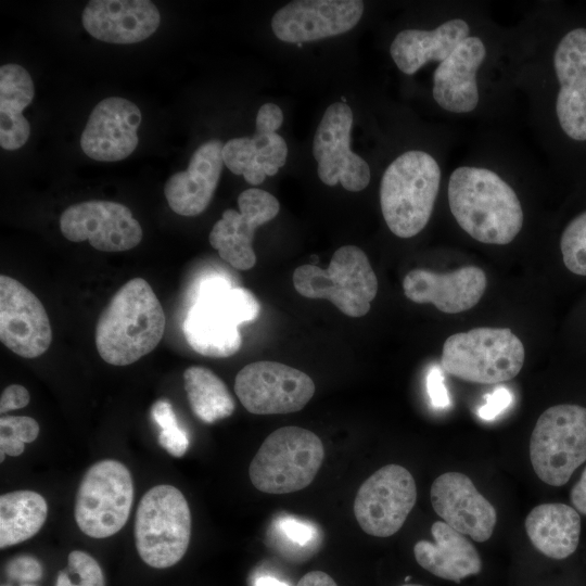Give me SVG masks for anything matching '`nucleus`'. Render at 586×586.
<instances>
[{
  "label": "nucleus",
  "mask_w": 586,
  "mask_h": 586,
  "mask_svg": "<svg viewBox=\"0 0 586 586\" xmlns=\"http://www.w3.org/2000/svg\"><path fill=\"white\" fill-rule=\"evenodd\" d=\"M158 444L171 456L182 457L189 446L188 433L180 425L161 430Z\"/></svg>",
  "instance_id": "nucleus-38"
},
{
  "label": "nucleus",
  "mask_w": 586,
  "mask_h": 586,
  "mask_svg": "<svg viewBox=\"0 0 586 586\" xmlns=\"http://www.w3.org/2000/svg\"><path fill=\"white\" fill-rule=\"evenodd\" d=\"M447 194L457 224L479 242L505 245L522 229L523 211L517 193L488 168H456Z\"/></svg>",
  "instance_id": "nucleus-1"
},
{
  "label": "nucleus",
  "mask_w": 586,
  "mask_h": 586,
  "mask_svg": "<svg viewBox=\"0 0 586 586\" xmlns=\"http://www.w3.org/2000/svg\"><path fill=\"white\" fill-rule=\"evenodd\" d=\"M486 275L476 266H466L440 273L428 269L410 270L404 278V294L417 304H433L446 314L471 309L482 298Z\"/></svg>",
  "instance_id": "nucleus-21"
},
{
  "label": "nucleus",
  "mask_w": 586,
  "mask_h": 586,
  "mask_svg": "<svg viewBox=\"0 0 586 586\" xmlns=\"http://www.w3.org/2000/svg\"><path fill=\"white\" fill-rule=\"evenodd\" d=\"M417 500L411 473L398 464L377 470L359 487L354 514L364 532L375 537L394 535L404 525Z\"/></svg>",
  "instance_id": "nucleus-11"
},
{
  "label": "nucleus",
  "mask_w": 586,
  "mask_h": 586,
  "mask_svg": "<svg viewBox=\"0 0 586 586\" xmlns=\"http://www.w3.org/2000/svg\"><path fill=\"white\" fill-rule=\"evenodd\" d=\"M151 415L161 430L179 425L173 406L166 399L156 400L151 408Z\"/></svg>",
  "instance_id": "nucleus-41"
},
{
  "label": "nucleus",
  "mask_w": 586,
  "mask_h": 586,
  "mask_svg": "<svg viewBox=\"0 0 586 586\" xmlns=\"http://www.w3.org/2000/svg\"><path fill=\"white\" fill-rule=\"evenodd\" d=\"M525 531L537 551L552 560H564L578 547L581 518L565 504H542L527 514Z\"/></svg>",
  "instance_id": "nucleus-28"
},
{
  "label": "nucleus",
  "mask_w": 586,
  "mask_h": 586,
  "mask_svg": "<svg viewBox=\"0 0 586 586\" xmlns=\"http://www.w3.org/2000/svg\"><path fill=\"white\" fill-rule=\"evenodd\" d=\"M431 533L434 542L421 539L413 546L415 559L423 570L457 586L481 575L482 557L463 534L444 521L434 522Z\"/></svg>",
  "instance_id": "nucleus-25"
},
{
  "label": "nucleus",
  "mask_w": 586,
  "mask_h": 586,
  "mask_svg": "<svg viewBox=\"0 0 586 586\" xmlns=\"http://www.w3.org/2000/svg\"><path fill=\"white\" fill-rule=\"evenodd\" d=\"M62 234L72 242L88 241L103 252H123L142 240V228L124 204L87 201L68 206L60 217Z\"/></svg>",
  "instance_id": "nucleus-13"
},
{
  "label": "nucleus",
  "mask_w": 586,
  "mask_h": 586,
  "mask_svg": "<svg viewBox=\"0 0 586 586\" xmlns=\"http://www.w3.org/2000/svg\"><path fill=\"white\" fill-rule=\"evenodd\" d=\"M30 396L28 391L18 384H12L4 388L0 398V412L21 409L28 405Z\"/></svg>",
  "instance_id": "nucleus-40"
},
{
  "label": "nucleus",
  "mask_w": 586,
  "mask_h": 586,
  "mask_svg": "<svg viewBox=\"0 0 586 586\" xmlns=\"http://www.w3.org/2000/svg\"><path fill=\"white\" fill-rule=\"evenodd\" d=\"M239 211L229 208L209 232V243L219 256L239 270H249L256 263L253 250L255 230L273 219L280 209L271 193L249 188L238 196Z\"/></svg>",
  "instance_id": "nucleus-14"
},
{
  "label": "nucleus",
  "mask_w": 586,
  "mask_h": 586,
  "mask_svg": "<svg viewBox=\"0 0 586 586\" xmlns=\"http://www.w3.org/2000/svg\"><path fill=\"white\" fill-rule=\"evenodd\" d=\"M81 20L85 29L95 39L129 44L154 34L161 14L148 0H93L85 7Z\"/></svg>",
  "instance_id": "nucleus-22"
},
{
  "label": "nucleus",
  "mask_w": 586,
  "mask_h": 586,
  "mask_svg": "<svg viewBox=\"0 0 586 586\" xmlns=\"http://www.w3.org/2000/svg\"><path fill=\"white\" fill-rule=\"evenodd\" d=\"M324 457L321 440L300 426H283L263 442L249 468L252 484L267 494H289L307 487Z\"/></svg>",
  "instance_id": "nucleus-5"
},
{
  "label": "nucleus",
  "mask_w": 586,
  "mask_h": 586,
  "mask_svg": "<svg viewBox=\"0 0 586 586\" xmlns=\"http://www.w3.org/2000/svg\"><path fill=\"white\" fill-rule=\"evenodd\" d=\"M485 400V404L479 408L477 415L483 420L489 421L494 420L510 406L512 394L508 388L499 386L491 394H487Z\"/></svg>",
  "instance_id": "nucleus-37"
},
{
  "label": "nucleus",
  "mask_w": 586,
  "mask_h": 586,
  "mask_svg": "<svg viewBox=\"0 0 586 586\" xmlns=\"http://www.w3.org/2000/svg\"><path fill=\"white\" fill-rule=\"evenodd\" d=\"M133 499L129 470L122 462L105 459L85 473L76 495L78 527L93 538L116 534L127 522Z\"/></svg>",
  "instance_id": "nucleus-9"
},
{
  "label": "nucleus",
  "mask_w": 586,
  "mask_h": 586,
  "mask_svg": "<svg viewBox=\"0 0 586 586\" xmlns=\"http://www.w3.org/2000/svg\"><path fill=\"white\" fill-rule=\"evenodd\" d=\"M255 586H289L286 583L281 582L272 576H260L255 581Z\"/></svg>",
  "instance_id": "nucleus-44"
},
{
  "label": "nucleus",
  "mask_w": 586,
  "mask_h": 586,
  "mask_svg": "<svg viewBox=\"0 0 586 586\" xmlns=\"http://www.w3.org/2000/svg\"><path fill=\"white\" fill-rule=\"evenodd\" d=\"M184 390L193 413L213 423L232 415L235 403L224 383L212 370L191 366L183 372Z\"/></svg>",
  "instance_id": "nucleus-31"
},
{
  "label": "nucleus",
  "mask_w": 586,
  "mask_h": 586,
  "mask_svg": "<svg viewBox=\"0 0 586 586\" xmlns=\"http://www.w3.org/2000/svg\"><path fill=\"white\" fill-rule=\"evenodd\" d=\"M5 573L9 578L25 584L40 579L42 576V566L31 556H17L8 562Z\"/></svg>",
  "instance_id": "nucleus-36"
},
{
  "label": "nucleus",
  "mask_w": 586,
  "mask_h": 586,
  "mask_svg": "<svg viewBox=\"0 0 586 586\" xmlns=\"http://www.w3.org/2000/svg\"><path fill=\"white\" fill-rule=\"evenodd\" d=\"M21 586H36V585H33L30 583H25V584H22Z\"/></svg>",
  "instance_id": "nucleus-46"
},
{
  "label": "nucleus",
  "mask_w": 586,
  "mask_h": 586,
  "mask_svg": "<svg viewBox=\"0 0 586 586\" xmlns=\"http://www.w3.org/2000/svg\"><path fill=\"white\" fill-rule=\"evenodd\" d=\"M570 499L577 512L586 515V468L584 469L579 480L572 487Z\"/></svg>",
  "instance_id": "nucleus-42"
},
{
  "label": "nucleus",
  "mask_w": 586,
  "mask_h": 586,
  "mask_svg": "<svg viewBox=\"0 0 586 586\" xmlns=\"http://www.w3.org/2000/svg\"><path fill=\"white\" fill-rule=\"evenodd\" d=\"M48 514L44 498L33 491H16L0 497V547L20 544L36 535Z\"/></svg>",
  "instance_id": "nucleus-30"
},
{
  "label": "nucleus",
  "mask_w": 586,
  "mask_h": 586,
  "mask_svg": "<svg viewBox=\"0 0 586 586\" xmlns=\"http://www.w3.org/2000/svg\"><path fill=\"white\" fill-rule=\"evenodd\" d=\"M296 586H337L335 581L326 572L311 571L306 573Z\"/></svg>",
  "instance_id": "nucleus-43"
},
{
  "label": "nucleus",
  "mask_w": 586,
  "mask_h": 586,
  "mask_svg": "<svg viewBox=\"0 0 586 586\" xmlns=\"http://www.w3.org/2000/svg\"><path fill=\"white\" fill-rule=\"evenodd\" d=\"M282 123L283 113L277 104H263L256 115L254 135L233 138L224 144V164L252 186L260 184L267 176H275L288 156L286 142L277 133Z\"/></svg>",
  "instance_id": "nucleus-16"
},
{
  "label": "nucleus",
  "mask_w": 586,
  "mask_h": 586,
  "mask_svg": "<svg viewBox=\"0 0 586 586\" xmlns=\"http://www.w3.org/2000/svg\"><path fill=\"white\" fill-rule=\"evenodd\" d=\"M222 148L218 139L202 143L193 152L187 170L168 178L164 194L176 214L196 216L207 208L221 175Z\"/></svg>",
  "instance_id": "nucleus-23"
},
{
  "label": "nucleus",
  "mask_w": 586,
  "mask_h": 586,
  "mask_svg": "<svg viewBox=\"0 0 586 586\" xmlns=\"http://www.w3.org/2000/svg\"><path fill=\"white\" fill-rule=\"evenodd\" d=\"M441 182L436 160L420 150L404 152L385 169L380 184V205L388 229L408 239L429 222Z\"/></svg>",
  "instance_id": "nucleus-3"
},
{
  "label": "nucleus",
  "mask_w": 586,
  "mask_h": 586,
  "mask_svg": "<svg viewBox=\"0 0 586 586\" xmlns=\"http://www.w3.org/2000/svg\"><path fill=\"white\" fill-rule=\"evenodd\" d=\"M560 250L565 267L575 275L586 276V211L564 228Z\"/></svg>",
  "instance_id": "nucleus-32"
},
{
  "label": "nucleus",
  "mask_w": 586,
  "mask_h": 586,
  "mask_svg": "<svg viewBox=\"0 0 586 586\" xmlns=\"http://www.w3.org/2000/svg\"><path fill=\"white\" fill-rule=\"evenodd\" d=\"M426 390L435 408H447L450 405L449 395L444 383L442 370L434 366L426 377Z\"/></svg>",
  "instance_id": "nucleus-39"
},
{
  "label": "nucleus",
  "mask_w": 586,
  "mask_h": 586,
  "mask_svg": "<svg viewBox=\"0 0 586 586\" xmlns=\"http://www.w3.org/2000/svg\"><path fill=\"white\" fill-rule=\"evenodd\" d=\"M35 88L30 74L18 64L0 67V145L13 151L22 148L29 138L30 125L23 110L34 98Z\"/></svg>",
  "instance_id": "nucleus-29"
},
{
  "label": "nucleus",
  "mask_w": 586,
  "mask_h": 586,
  "mask_svg": "<svg viewBox=\"0 0 586 586\" xmlns=\"http://www.w3.org/2000/svg\"><path fill=\"white\" fill-rule=\"evenodd\" d=\"M55 586H105V579L93 557L74 550L68 555L67 569L58 574Z\"/></svg>",
  "instance_id": "nucleus-33"
},
{
  "label": "nucleus",
  "mask_w": 586,
  "mask_h": 586,
  "mask_svg": "<svg viewBox=\"0 0 586 586\" xmlns=\"http://www.w3.org/2000/svg\"><path fill=\"white\" fill-rule=\"evenodd\" d=\"M0 340L24 358H36L49 348L52 329L39 298L24 284L0 276Z\"/></svg>",
  "instance_id": "nucleus-15"
},
{
  "label": "nucleus",
  "mask_w": 586,
  "mask_h": 586,
  "mask_svg": "<svg viewBox=\"0 0 586 586\" xmlns=\"http://www.w3.org/2000/svg\"><path fill=\"white\" fill-rule=\"evenodd\" d=\"M165 324L163 307L151 285L133 278L116 291L99 316L98 353L110 365H130L158 345Z\"/></svg>",
  "instance_id": "nucleus-2"
},
{
  "label": "nucleus",
  "mask_w": 586,
  "mask_h": 586,
  "mask_svg": "<svg viewBox=\"0 0 586 586\" xmlns=\"http://www.w3.org/2000/svg\"><path fill=\"white\" fill-rule=\"evenodd\" d=\"M276 532L279 536L300 548H308L315 545L318 538V531L310 522L302 521L293 517H283L275 523Z\"/></svg>",
  "instance_id": "nucleus-35"
},
{
  "label": "nucleus",
  "mask_w": 586,
  "mask_h": 586,
  "mask_svg": "<svg viewBox=\"0 0 586 586\" xmlns=\"http://www.w3.org/2000/svg\"><path fill=\"white\" fill-rule=\"evenodd\" d=\"M559 82L556 114L562 131L575 141H586V28L568 31L553 54Z\"/></svg>",
  "instance_id": "nucleus-18"
},
{
  "label": "nucleus",
  "mask_w": 586,
  "mask_h": 586,
  "mask_svg": "<svg viewBox=\"0 0 586 586\" xmlns=\"http://www.w3.org/2000/svg\"><path fill=\"white\" fill-rule=\"evenodd\" d=\"M188 344L199 354L226 358L241 348L238 324L215 298L195 300L183 321Z\"/></svg>",
  "instance_id": "nucleus-27"
},
{
  "label": "nucleus",
  "mask_w": 586,
  "mask_h": 586,
  "mask_svg": "<svg viewBox=\"0 0 586 586\" xmlns=\"http://www.w3.org/2000/svg\"><path fill=\"white\" fill-rule=\"evenodd\" d=\"M38 422L25 416L0 419V450L16 457L24 451V444L34 442L39 434Z\"/></svg>",
  "instance_id": "nucleus-34"
},
{
  "label": "nucleus",
  "mask_w": 586,
  "mask_h": 586,
  "mask_svg": "<svg viewBox=\"0 0 586 586\" xmlns=\"http://www.w3.org/2000/svg\"><path fill=\"white\" fill-rule=\"evenodd\" d=\"M353 112L349 105L334 102L327 107L316 129L313 155L319 179L329 187L339 182L351 192H359L370 182L368 163L351 150Z\"/></svg>",
  "instance_id": "nucleus-12"
},
{
  "label": "nucleus",
  "mask_w": 586,
  "mask_h": 586,
  "mask_svg": "<svg viewBox=\"0 0 586 586\" xmlns=\"http://www.w3.org/2000/svg\"><path fill=\"white\" fill-rule=\"evenodd\" d=\"M191 536V513L183 494L156 485L141 498L135 521L136 548L150 566H173L184 556Z\"/></svg>",
  "instance_id": "nucleus-6"
},
{
  "label": "nucleus",
  "mask_w": 586,
  "mask_h": 586,
  "mask_svg": "<svg viewBox=\"0 0 586 586\" xmlns=\"http://www.w3.org/2000/svg\"><path fill=\"white\" fill-rule=\"evenodd\" d=\"M486 56V47L476 36L466 38L438 64L433 75L432 94L443 110L463 114L476 109V73Z\"/></svg>",
  "instance_id": "nucleus-24"
},
{
  "label": "nucleus",
  "mask_w": 586,
  "mask_h": 586,
  "mask_svg": "<svg viewBox=\"0 0 586 586\" xmlns=\"http://www.w3.org/2000/svg\"><path fill=\"white\" fill-rule=\"evenodd\" d=\"M293 285L303 296L324 298L349 317H362L378 293V279L366 253L358 246L337 249L327 269L302 265L293 272Z\"/></svg>",
  "instance_id": "nucleus-7"
},
{
  "label": "nucleus",
  "mask_w": 586,
  "mask_h": 586,
  "mask_svg": "<svg viewBox=\"0 0 586 586\" xmlns=\"http://www.w3.org/2000/svg\"><path fill=\"white\" fill-rule=\"evenodd\" d=\"M305 372L278 361H254L235 375L234 392L255 415L291 413L303 409L315 394Z\"/></svg>",
  "instance_id": "nucleus-10"
},
{
  "label": "nucleus",
  "mask_w": 586,
  "mask_h": 586,
  "mask_svg": "<svg viewBox=\"0 0 586 586\" xmlns=\"http://www.w3.org/2000/svg\"><path fill=\"white\" fill-rule=\"evenodd\" d=\"M524 359V346L509 328L482 327L448 336L441 365L463 381L495 384L513 379Z\"/></svg>",
  "instance_id": "nucleus-4"
},
{
  "label": "nucleus",
  "mask_w": 586,
  "mask_h": 586,
  "mask_svg": "<svg viewBox=\"0 0 586 586\" xmlns=\"http://www.w3.org/2000/svg\"><path fill=\"white\" fill-rule=\"evenodd\" d=\"M430 497L434 511L449 526L479 543L489 539L497 521L496 510L469 476L459 472L437 476Z\"/></svg>",
  "instance_id": "nucleus-19"
},
{
  "label": "nucleus",
  "mask_w": 586,
  "mask_h": 586,
  "mask_svg": "<svg viewBox=\"0 0 586 586\" xmlns=\"http://www.w3.org/2000/svg\"><path fill=\"white\" fill-rule=\"evenodd\" d=\"M470 36L462 18L446 21L434 29H404L390 47L391 56L400 72L412 75L429 62H443Z\"/></svg>",
  "instance_id": "nucleus-26"
},
{
  "label": "nucleus",
  "mask_w": 586,
  "mask_h": 586,
  "mask_svg": "<svg viewBox=\"0 0 586 586\" xmlns=\"http://www.w3.org/2000/svg\"><path fill=\"white\" fill-rule=\"evenodd\" d=\"M362 13L359 0H296L272 15L271 29L281 41L302 44L347 33Z\"/></svg>",
  "instance_id": "nucleus-17"
},
{
  "label": "nucleus",
  "mask_w": 586,
  "mask_h": 586,
  "mask_svg": "<svg viewBox=\"0 0 586 586\" xmlns=\"http://www.w3.org/2000/svg\"><path fill=\"white\" fill-rule=\"evenodd\" d=\"M411 581V579H410ZM410 581L406 582L404 584H400L398 586H426V585H423V584H419V583H410Z\"/></svg>",
  "instance_id": "nucleus-45"
},
{
  "label": "nucleus",
  "mask_w": 586,
  "mask_h": 586,
  "mask_svg": "<svg viewBox=\"0 0 586 586\" xmlns=\"http://www.w3.org/2000/svg\"><path fill=\"white\" fill-rule=\"evenodd\" d=\"M530 458L544 483H568L586 460V408L561 404L546 409L532 432Z\"/></svg>",
  "instance_id": "nucleus-8"
},
{
  "label": "nucleus",
  "mask_w": 586,
  "mask_h": 586,
  "mask_svg": "<svg viewBox=\"0 0 586 586\" xmlns=\"http://www.w3.org/2000/svg\"><path fill=\"white\" fill-rule=\"evenodd\" d=\"M140 109L131 101L111 97L92 110L80 137L82 152L92 160L116 162L128 157L138 145Z\"/></svg>",
  "instance_id": "nucleus-20"
}]
</instances>
